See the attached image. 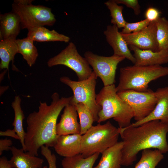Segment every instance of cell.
<instances>
[{"instance_id": "cell-1", "label": "cell", "mask_w": 168, "mask_h": 168, "mask_svg": "<svg viewBox=\"0 0 168 168\" xmlns=\"http://www.w3.org/2000/svg\"><path fill=\"white\" fill-rule=\"evenodd\" d=\"M51 97L50 105L40 101L38 111L30 113L27 118L24 151L32 156H38V150L43 145L54 147L58 136L56 132L58 117L72 96L60 98L55 92Z\"/></svg>"}, {"instance_id": "cell-2", "label": "cell", "mask_w": 168, "mask_h": 168, "mask_svg": "<svg viewBox=\"0 0 168 168\" xmlns=\"http://www.w3.org/2000/svg\"><path fill=\"white\" fill-rule=\"evenodd\" d=\"M118 128L123 143L121 150L122 166L132 165L136 160L138 152L145 149H157L163 154L168 152L166 138L168 124L155 120L138 126L130 125Z\"/></svg>"}, {"instance_id": "cell-3", "label": "cell", "mask_w": 168, "mask_h": 168, "mask_svg": "<svg viewBox=\"0 0 168 168\" xmlns=\"http://www.w3.org/2000/svg\"><path fill=\"white\" fill-rule=\"evenodd\" d=\"M114 84L104 86L96 94V101L101 107L97 123L99 124L111 118L116 121L119 128L127 127L134 117L130 107L118 95Z\"/></svg>"}, {"instance_id": "cell-4", "label": "cell", "mask_w": 168, "mask_h": 168, "mask_svg": "<svg viewBox=\"0 0 168 168\" xmlns=\"http://www.w3.org/2000/svg\"><path fill=\"white\" fill-rule=\"evenodd\" d=\"M168 75V67L161 65L138 66L134 65L120 69L119 84L116 87L117 92L132 90L145 91L151 81Z\"/></svg>"}, {"instance_id": "cell-5", "label": "cell", "mask_w": 168, "mask_h": 168, "mask_svg": "<svg viewBox=\"0 0 168 168\" xmlns=\"http://www.w3.org/2000/svg\"><path fill=\"white\" fill-rule=\"evenodd\" d=\"M119 136L118 128L110 121L92 126L82 135L80 154L84 158L96 153L102 154L118 142Z\"/></svg>"}, {"instance_id": "cell-6", "label": "cell", "mask_w": 168, "mask_h": 168, "mask_svg": "<svg viewBox=\"0 0 168 168\" xmlns=\"http://www.w3.org/2000/svg\"><path fill=\"white\" fill-rule=\"evenodd\" d=\"M97 78L93 71L88 78L83 81H73L67 76L61 77L60 81L69 86L73 92L70 103L74 105L79 103L84 104L92 114L94 121L97 122L98 114L101 107L97 104L96 101L95 88Z\"/></svg>"}, {"instance_id": "cell-7", "label": "cell", "mask_w": 168, "mask_h": 168, "mask_svg": "<svg viewBox=\"0 0 168 168\" xmlns=\"http://www.w3.org/2000/svg\"><path fill=\"white\" fill-rule=\"evenodd\" d=\"M12 12L17 14L21 21L22 29L51 26L56 21L51 9L42 5L32 4L22 6L14 3L12 4Z\"/></svg>"}, {"instance_id": "cell-8", "label": "cell", "mask_w": 168, "mask_h": 168, "mask_svg": "<svg viewBox=\"0 0 168 168\" xmlns=\"http://www.w3.org/2000/svg\"><path fill=\"white\" fill-rule=\"evenodd\" d=\"M47 63L49 67L61 65L69 68L76 73L78 81L87 79L93 72L87 60L79 54L72 42L57 55L50 58Z\"/></svg>"}, {"instance_id": "cell-9", "label": "cell", "mask_w": 168, "mask_h": 168, "mask_svg": "<svg viewBox=\"0 0 168 168\" xmlns=\"http://www.w3.org/2000/svg\"><path fill=\"white\" fill-rule=\"evenodd\" d=\"M117 94L131 108L136 122L141 121L149 115L157 103L155 92L150 89L145 91L125 90L117 92Z\"/></svg>"}, {"instance_id": "cell-10", "label": "cell", "mask_w": 168, "mask_h": 168, "mask_svg": "<svg viewBox=\"0 0 168 168\" xmlns=\"http://www.w3.org/2000/svg\"><path fill=\"white\" fill-rule=\"evenodd\" d=\"M84 56L104 86L114 84L117 65L125 59L124 57L114 54L110 56H100L90 51L85 52Z\"/></svg>"}, {"instance_id": "cell-11", "label": "cell", "mask_w": 168, "mask_h": 168, "mask_svg": "<svg viewBox=\"0 0 168 168\" xmlns=\"http://www.w3.org/2000/svg\"><path fill=\"white\" fill-rule=\"evenodd\" d=\"M156 31V22L153 21L150 22L146 27L138 32L128 34H121L128 45H133L142 50L158 52Z\"/></svg>"}, {"instance_id": "cell-12", "label": "cell", "mask_w": 168, "mask_h": 168, "mask_svg": "<svg viewBox=\"0 0 168 168\" xmlns=\"http://www.w3.org/2000/svg\"><path fill=\"white\" fill-rule=\"evenodd\" d=\"M119 29L114 25L108 26L104 31L106 41L112 48L114 54L124 57L134 64L135 59Z\"/></svg>"}, {"instance_id": "cell-13", "label": "cell", "mask_w": 168, "mask_h": 168, "mask_svg": "<svg viewBox=\"0 0 168 168\" xmlns=\"http://www.w3.org/2000/svg\"><path fill=\"white\" fill-rule=\"evenodd\" d=\"M78 114L74 105L70 103L64 108L56 132L58 136L80 134L81 128L77 121Z\"/></svg>"}, {"instance_id": "cell-14", "label": "cell", "mask_w": 168, "mask_h": 168, "mask_svg": "<svg viewBox=\"0 0 168 168\" xmlns=\"http://www.w3.org/2000/svg\"><path fill=\"white\" fill-rule=\"evenodd\" d=\"M155 94L157 103L151 113L143 119L131 123L132 126H139L150 121L158 120L168 124V85L156 89Z\"/></svg>"}, {"instance_id": "cell-15", "label": "cell", "mask_w": 168, "mask_h": 168, "mask_svg": "<svg viewBox=\"0 0 168 168\" xmlns=\"http://www.w3.org/2000/svg\"><path fill=\"white\" fill-rule=\"evenodd\" d=\"M129 49L134 52L136 60L134 64L138 66L161 65L168 62V50H162L158 52L144 50L129 45Z\"/></svg>"}, {"instance_id": "cell-16", "label": "cell", "mask_w": 168, "mask_h": 168, "mask_svg": "<svg viewBox=\"0 0 168 168\" xmlns=\"http://www.w3.org/2000/svg\"><path fill=\"white\" fill-rule=\"evenodd\" d=\"M82 135L73 134L58 136L54 146L56 152L64 157H69L80 154Z\"/></svg>"}, {"instance_id": "cell-17", "label": "cell", "mask_w": 168, "mask_h": 168, "mask_svg": "<svg viewBox=\"0 0 168 168\" xmlns=\"http://www.w3.org/2000/svg\"><path fill=\"white\" fill-rule=\"evenodd\" d=\"M12 156L8 161L11 168H41L44 162L42 158L31 155L25 152L22 148L12 146L10 150Z\"/></svg>"}, {"instance_id": "cell-18", "label": "cell", "mask_w": 168, "mask_h": 168, "mask_svg": "<svg viewBox=\"0 0 168 168\" xmlns=\"http://www.w3.org/2000/svg\"><path fill=\"white\" fill-rule=\"evenodd\" d=\"M21 21L19 16L12 12L0 15V36L1 40L15 38L20 33Z\"/></svg>"}, {"instance_id": "cell-19", "label": "cell", "mask_w": 168, "mask_h": 168, "mask_svg": "<svg viewBox=\"0 0 168 168\" xmlns=\"http://www.w3.org/2000/svg\"><path fill=\"white\" fill-rule=\"evenodd\" d=\"M123 143L118 142L102 153L99 163L93 168H120Z\"/></svg>"}, {"instance_id": "cell-20", "label": "cell", "mask_w": 168, "mask_h": 168, "mask_svg": "<svg viewBox=\"0 0 168 168\" xmlns=\"http://www.w3.org/2000/svg\"><path fill=\"white\" fill-rule=\"evenodd\" d=\"M28 30L27 37L39 42L60 41L69 42L70 38L54 30H49L44 26L33 28Z\"/></svg>"}, {"instance_id": "cell-21", "label": "cell", "mask_w": 168, "mask_h": 168, "mask_svg": "<svg viewBox=\"0 0 168 168\" xmlns=\"http://www.w3.org/2000/svg\"><path fill=\"white\" fill-rule=\"evenodd\" d=\"M16 38H11L0 41V68L8 70L9 65L13 61L15 55L18 53Z\"/></svg>"}, {"instance_id": "cell-22", "label": "cell", "mask_w": 168, "mask_h": 168, "mask_svg": "<svg viewBox=\"0 0 168 168\" xmlns=\"http://www.w3.org/2000/svg\"><path fill=\"white\" fill-rule=\"evenodd\" d=\"M21 99L19 96H15L11 106L14 113V118L12 125L13 129L20 138V141L22 148L25 149V139L26 132L23 125V122L25 115L21 106Z\"/></svg>"}, {"instance_id": "cell-23", "label": "cell", "mask_w": 168, "mask_h": 168, "mask_svg": "<svg viewBox=\"0 0 168 168\" xmlns=\"http://www.w3.org/2000/svg\"><path fill=\"white\" fill-rule=\"evenodd\" d=\"M33 42V40L27 37L16 40L18 53L22 55L30 67L35 64L39 54Z\"/></svg>"}, {"instance_id": "cell-24", "label": "cell", "mask_w": 168, "mask_h": 168, "mask_svg": "<svg viewBox=\"0 0 168 168\" xmlns=\"http://www.w3.org/2000/svg\"><path fill=\"white\" fill-rule=\"evenodd\" d=\"M100 153H96L86 158L80 154L75 156L64 157L61 161L63 168H93Z\"/></svg>"}, {"instance_id": "cell-25", "label": "cell", "mask_w": 168, "mask_h": 168, "mask_svg": "<svg viewBox=\"0 0 168 168\" xmlns=\"http://www.w3.org/2000/svg\"><path fill=\"white\" fill-rule=\"evenodd\" d=\"M163 158V153L157 149L143 150L140 160L134 168H155Z\"/></svg>"}, {"instance_id": "cell-26", "label": "cell", "mask_w": 168, "mask_h": 168, "mask_svg": "<svg viewBox=\"0 0 168 168\" xmlns=\"http://www.w3.org/2000/svg\"><path fill=\"white\" fill-rule=\"evenodd\" d=\"M80 120V134L83 135L93 126V116L89 109L83 104L79 103L74 105Z\"/></svg>"}, {"instance_id": "cell-27", "label": "cell", "mask_w": 168, "mask_h": 168, "mask_svg": "<svg viewBox=\"0 0 168 168\" xmlns=\"http://www.w3.org/2000/svg\"><path fill=\"white\" fill-rule=\"evenodd\" d=\"M156 22L159 51L168 50V20L165 17H160Z\"/></svg>"}, {"instance_id": "cell-28", "label": "cell", "mask_w": 168, "mask_h": 168, "mask_svg": "<svg viewBox=\"0 0 168 168\" xmlns=\"http://www.w3.org/2000/svg\"><path fill=\"white\" fill-rule=\"evenodd\" d=\"M104 4L110 11L111 23L117 26L119 28H124L127 22L124 19L122 14L123 7L119 5L114 0H109Z\"/></svg>"}, {"instance_id": "cell-29", "label": "cell", "mask_w": 168, "mask_h": 168, "mask_svg": "<svg viewBox=\"0 0 168 168\" xmlns=\"http://www.w3.org/2000/svg\"><path fill=\"white\" fill-rule=\"evenodd\" d=\"M150 22L147 19L134 23L127 22L120 33L123 34H128L138 32L146 27Z\"/></svg>"}, {"instance_id": "cell-30", "label": "cell", "mask_w": 168, "mask_h": 168, "mask_svg": "<svg viewBox=\"0 0 168 168\" xmlns=\"http://www.w3.org/2000/svg\"><path fill=\"white\" fill-rule=\"evenodd\" d=\"M40 149L41 154L47 161L49 168H57L56 156L54 153H52L49 147L43 145L41 147Z\"/></svg>"}, {"instance_id": "cell-31", "label": "cell", "mask_w": 168, "mask_h": 168, "mask_svg": "<svg viewBox=\"0 0 168 168\" xmlns=\"http://www.w3.org/2000/svg\"><path fill=\"white\" fill-rule=\"evenodd\" d=\"M114 1L118 4H123L128 7L131 8L136 15H138L141 12V7L137 0H114Z\"/></svg>"}, {"instance_id": "cell-32", "label": "cell", "mask_w": 168, "mask_h": 168, "mask_svg": "<svg viewBox=\"0 0 168 168\" xmlns=\"http://www.w3.org/2000/svg\"><path fill=\"white\" fill-rule=\"evenodd\" d=\"M161 12L157 8L149 7L146 11L145 16L146 19L150 22L156 21L159 17Z\"/></svg>"}, {"instance_id": "cell-33", "label": "cell", "mask_w": 168, "mask_h": 168, "mask_svg": "<svg viewBox=\"0 0 168 168\" xmlns=\"http://www.w3.org/2000/svg\"><path fill=\"white\" fill-rule=\"evenodd\" d=\"M12 145V141L7 138L0 139V155H1L4 151L10 150Z\"/></svg>"}, {"instance_id": "cell-34", "label": "cell", "mask_w": 168, "mask_h": 168, "mask_svg": "<svg viewBox=\"0 0 168 168\" xmlns=\"http://www.w3.org/2000/svg\"><path fill=\"white\" fill-rule=\"evenodd\" d=\"M0 136L10 137L15 139L20 140V137L14 129H7L5 131H0Z\"/></svg>"}, {"instance_id": "cell-35", "label": "cell", "mask_w": 168, "mask_h": 168, "mask_svg": "<svg viewBox=\"0 0 168 168\" xmlns=\"http://www.w3.org/2000/svg\"><path fill=\"white\" fill-rule=\"evenodd\" d=\"M0 168H11L8 164L7 157L4 156L0 158Z\"/></svg>"}, {"instance_id": "cell-36", "label": "cell", "mask_w": 168, "mask_h": 168, "mask_svg": "<svg viewBox=\"0 0 168 168\" xmlns=\"http://www.w3.org/2000/svg\"><path fill=\"white\" fill-rule=\"evenodd\" d=\"M33 1L32 0H15L13 3L20 5L26 6L31 4Z\"/></svg>"}, {"instance_id": "cell-37", "label": "cell", "mask_w": 168, "mask_h": 168, "mask_svg": "<svg viewBox=\"0 0 168 168\" xmlns=\"http://www.w3.org/2000/svg\"><path fill=\"white\" fill-rule=\"evenodd\" d=\"M41 168H48V166H44Z\"/></svg>"}]
</instances>
